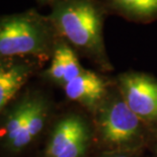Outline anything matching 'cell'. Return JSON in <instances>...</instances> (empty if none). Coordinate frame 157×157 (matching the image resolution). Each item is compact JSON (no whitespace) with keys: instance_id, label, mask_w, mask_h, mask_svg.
<instances>
[{"instance_id":"1","label":"cell","mask_w":157,"mask_h":157,"mask_svg":"<svg viewBox=\"0 0 157 157\" xmlns=\"http://www.w3.org/2000/svg\"><path fill=\"white\" fill-rule=\"evenodd\" d=\"M55 118L46 91L25 87L0 115V157H21L33 149Z\"/></svg>"},{"instance_id":"2","label":"cell","mask_w":157,"mask_h":157,"mask_svg":"<svg viewBox=\"0 0 157 157\" xmlns=\"http://www.w3.org/2000/svg\"><path fill=\"white\" fill-rule=\"evenodd\" d=\"M60 38L102 70L113 67L103 40L105 11L98 0H59L48 15Z\"/></svg>"},{"instance_id":"3","label":"cell","mask_w":157,"mask_h":157,"mask_svg":"<svg viewBox=\"0 0 157 157\" xmlns=\"http://www.w3.org/2000/svg\"><path fill=\"white\" fill-rule=\"evenodd\" d=\"M59 35L48 15L36 9L0 15V60L51 59Z\"/></svg>"},{"instance_id":"4","label":"cell","mask_w":157,"mask_h":157,"mask_svg":"<svg viewBox=\"0 0 157 157\" xmlns=\"http://www.w3.org/2000/svg\"><path fill=\"white\" fill-rule=\"evenodd\" d=\"M93 135L102 151L141 152L149 141V126L130 109L116 87L93 113Z\"/></svg>"},{"instance_id":"5","label":"cell","mask_w":157,"mask_h":157,"mask_svg":"<svg viewBox=\"0 0 157 157\" xmlns=\"http://www.w3.org/2000/svg\"><path fill=\"white\" fill-rule=\"evenodd\" d=\"M93 140V127L88 120L78 112H65L53 120L42 157H87Z\"/></svg>"},{"instance_id":"6","label":"cell","mask_w":157,"mask_h":157,"mask_svg":"<svg viewBox=\"0 0 157 157\" xmlns=\"http://www.w3.org/2000/svg\"><path fill=\"white\" fill-rule=\"evenodd\" d=\"M117 88L130 109L147 126L157 125V79L143 72L119 75Z\"/></svg>"},{"instance_id":"7","label":"cell","mask_w":157,"mask_h":157,"mask_svg":"<svg viewBox=\"0 0 157 157\" xmlns=\"http://www.w3.org/2000/svg\"><path fill=\"white\" fill-rule=\"evenodd\" d=\"M42 64L32 58L0 60V115L26 87Z\"/></svg>"},{"instance_id":"8","label":"cell","mask_w":157,"mask_h":157,"mask_svg":"<svg viewBox=\"0 0 157 157\" xmlns=\"http://www.w3.org/2000/svg\"><path fill=\"white\" fill-rule=\"evenodd\" d=\"M63 90L69 101L78 103L93 113L108 95L109 88L108 81L102 76L85 69L67 83Z\"/></svg>"},{"instance_id":"9","label":"cell","mask_w":157,"mask_h":157,"mask_svg":"<svg viewBox=\"0 0 157 157\" xmlns=\"http://www.w3.org/2000/svg\"><path fill=\"white\" fill-rule=\"evenodd\" d=\"M84 70L75 50L65 40L59 38L51 57V64L40 73V76L50 84L63 88Z\"/></svg>"},{"instance_id":"10","label":"cell","mask_w":157,"mask_h":157,"mask_svg":"<svg viewBox=\"0 0 157 157\" xmlns=\"http://www.w3.org/2000/svg\"><path fill=\"white\" fill-rule=\"evenodd\" d=\"M108 6L120 15L137 21L157 17V0H106Z\"/></svg>"},{"instance_id":"11","label":"cell","mask_w":157,"mask_h":157,"mask_svg":"<svg viewBox=\"0 0 157 157\" xmlns=\"http://www.w3.org/2000/svg\"><path fill=\"white\" fill-rule=\"evenodd\" d=\"M141 152H123V151H101L93 157H140Z\"/></svg>"},{"instance_id":"12","label":"cell","mask_w":157,"mask_h":157,"mask_svg":"<svg viewBox=\"0 0 157 157\" xmlns=\"http://www.w3.org/2000/svg\"><path fill=\"white\" fill-rule=\"evenodd\" d=\"M57 1H59V0H38V2L40 3V4H42V5H46V4L53 5Z\"/></svg>"},{"instance_id":"13","label":"cell","mask_w":157,"mask_h":157,"mask_svg":"<svg viewBox=\"0 0 157 157\" xmlns=\"http://www.w3.org/2000/svg\"><path fill=\"white\" fill-rule=\"evenodd\" d=\"M154 151H155V155L157 157V135H156V138H155V144H154Z\"/></svg>"}]
</instances>
